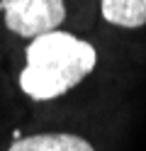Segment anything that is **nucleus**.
Masks as SVG:
<instances>
[{
	"mask_svg": "<svg viewBox=\"0 0 146 151\" xmlns=\"http://www.w3.org/2000/svg\"><path fill=\"white\" fill-rule=\"evenodd\" d=\"M24 54L27 66L19 73V88L32 100H54L63 95L97 63L93 44L61 29L29 39Z\"/></svg>",
	"mask_w": 146,
	"mask_h": 151,
	"instance_id": "1",
	"label": "nucleus"
},
{
	"mask_svg": "<svg viewBox=\"0 0 146 151\" xmlns=\"http://www.w3.org/2000/svg\"><path fill=\"white\" fill-rule=\"evenodd\" d=\"M0 12L7 29L27 39L54 32L66 20L63 0H0Z\"/></svg>",
	"mask_w": 146,
	"mask_h": 151,
	"instance_id": "2",
	"label": "nucleus"
},
{
	"mask_svg": "<svg viewBox=\"0 0 146 151\" xmlns=\"http://www.w3.org/2000/svg\"><path fill=\"white\" fill-rule=\"evenodd\" d=\"M7 151H95L83 137L76 134H34L17 139Z\"/></svg>",
	"mask_w": 146,
	"mask_h": 151,
	"instance_id": "3",
	"label": "nucleus"
},
{
	"mask_svg": "<svg viewBox=\"0 0 146 151\" xmlns=\"http://www.w3.org/2000/svg\"><path fill=\"white\" fill-rule=\"evenodd\" d=\"M102 17L114 27L136 29L146 24V0H102Z\"/></svg>",
	"mask_w": 146,
	"mask_h": 151,
	"instance_id": "4",
	"label": "nucleus"
}]
</instances>
